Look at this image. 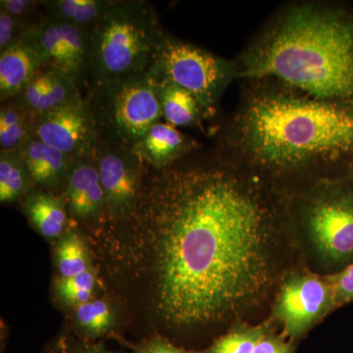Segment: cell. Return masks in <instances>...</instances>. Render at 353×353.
Instances as JSON below:
<instances>
[{"instance_id": "6", "label": "cell", "mask_w": 353, "mask_h": 353, "mask_svg": "<svg viewBox=\"0 0 353 353\" xmlns=\"http://www.w3.org/2000/svg\"><path fill=\"white\" fill-rule=\"evenodd\" d=\"M150 71L159 80L175 83L194 95L208 120L215 125L221 97L228 85L238 79L236 61L216 57L167 32Z\"/></svg>"}, {"instance_id": "21", "label": "cell", "mask_w": 353, "mask_h": 353, "mask_svg": "<svg viewBox=\"0 0 353 353\" xmlns=\"http://www.w3.org/2000/svg\"><path fill=\"white\" fill-rule=\"evenodd\" d=\"M32 190L31 176L19 150L0 152V202L22 201Z\"/></svg>"}, {"instance_id": "27", "label": "cell", "mask_w": 353, "mask_h": 353, "mask_svg": "<svg viewBox=\"0 0 353 353\" xmlns=\"http://www.w3.org/2000/svg\"><path fill=\"white\" fill-rule=\"evenodd\" d=\"M46 353H113L101 343L85 339L62 336L51 345Z\"/></svg>"}, {"instance_id": "16", "label": "cell", "mask_w": 353, "mask_h": 353, "mask_svg": "<svg viewBox=\"0 0 353 353\" xmlns=\"http://www.w3.org/2000/svg\"><path fill=\"white\" fill-rule=\"evenodd\" d=\"M19 152L24 160L34 190L62 194L73 158L31 138Z\"/></svg>"}, {"instance_id": "31", "label": "cell", "mask_w": 353, "mask_h": 353, "mask_svg": "<svg viewBox=\"0 0 353 353\" xmlns=\"http://www.w3.org/2000/svg\"><path fill=\"white\" fill-rule=\"evenodd\" d=\"M253 353H292V347L283 336L267 331Z\"/></svg>"}, {"instance_id": "24", "label": "cell", "mask_w": 353, "mask_h": 353, "mask_svg": "<svg viewBox=\"0 0 353 353\" xmlns=\"http://www.w3.org/2000/svg\"><path fill=\"white\" fill-rule=\"evenodd\" d=\"M267 331L263 326L239 325L199 353H253Z\"/></svg>"}, {"instance_id": "11", "label": "cell", "mask_w": 353, "mask_h": 353, "mask_svg": "<svg viewBox=\"0 0 353 353\" xmlns=\"http://www.w3.org/2000/svg\"><path fill=\"white\" fill-rule=\"evenodd\" d=\"M32 38L46 58V68L57 70L87 92L90 76L88 32L43 13L31 28Z\"/></svg>"}, {"instance_id": "12", "label": "cell", "mask_w": 353, "mask_h": 353, "mask_svg": "<svg viewBox=\"0 0 353 353\" xmlns=\"http://www.w3.org/2000/svg\"><path fill=\"white\" fill-rule=\"evenodd\" d=\"M62 196L72 220L97 232L105 226L104 192L95 154L74 160Z\"/></svg>"}, {"instance_id": "23", "label": "cell", "mask_w": 353, "mask_h": 353, "mask_svg": "<svg viewBox=\"0 0 353 353\" xmlns=\"http://www.w3.org/2000/svg\"><path fill=\"white\" fill-rule=\"evenodd\" d=\"M74 319L83 339L94 341L112 332L115 313L108 301L92 299L74 308Z\"/></svg>"}, {"instance_id": "10", "label": "cell", "mask_w": 353, "mask_h": 353, "mask_svg": "<svg viewBox=\"0 0 353 353\" xmlns=\"http://www.w3.org/2000/svg\"><path fill=\"white\" fill-rule=\"evenodd\" d=\"M338 307L329 276L292 274L283 283L274 316L292 339L303 336L320 318Z\"/></svg>"}, {"instance_id": "1", "label": "cell", "mask_w": 353, "mask_h": 353, "mask_svg": "<svg viewBox=\"0 0 353 353\" xmlns=\"http://www.w3.org/2000/svg\"><path fill=\"white\" fill-rule=\"evenodd\" d=\"M280 201L262 176L202 148L166 168L146 166L132 212L99 233L162 324L205 326L252 307L270 289Z\"/></svg>"}, {"instance_id": "9", "label": "cell", "mask_w": 353, "mask_h": 353, "mask_svg": "<svg viewBox=\"0 0 353 353\" xmlns=\"http://www.w3.org/2000/svg\"><path fill=\"white\" fill-rule=\"evenodd\" d=\"M95 157L104 192L106 225L114 224L125 219L136 206L143 190L146 165L132 150L102 141Z\"/></svg>"}, {"instance_id": "28", "label": "cell", "mask_w": 353, "mask_h": 353, "mask_svg": "<svg viewBox=\"0 0 353 353\" xmlns=\"http://www.w3.org/2000/svg\"><path fill=\"white\" fill-rule=\"evenodd\" d=\"M43 0H1L0 10L17 19L34 21L43 14Z\"/></svg>"}, {"instance_id": "4", "label": "cell", "mask_w": 353, "mask_h": 353, "mask_svg": "<svg viewBox=\"0 0 353 353\" xmlns=\"http://www.w3.org/2000/svg\"><path fill=\"white\" fill-rule=\"evenodd\" d=\"M165 34L152 4L143 0H118L88 32V90L148 73Z\"/></svg>"}, {"instance_id": "14", "label": "cell", "mask_w": 353, "mask_h": 353, "mask_svg": "<svg viewBox=\"0 0 353 353\" xmlns=\"http://www.w3.org/2000/svg\"><path fill=\"white\" fill-rule=\"evenodd\" d=\"M202 150V145L192 137L179 131L167 122H157L132 148V152L146 166L163 169Z\"/></svg>"}, {"instance_id": "20", "label": "cell", "mask_w": 353, "mask_h": 353, "mask_svg": "<svg viewBox=\"0 0 353 353\" xmlns=\"http://www.w3.org/2000/svg\"><path fill=\"white\" fill-rule=\"evenodd\" d=\"M36 116L13 101L1 102L0 108V152L18 150L32 138Z\"/></svg>"}, {"instance_id": "26", "label": "cell", "mask_w": 353, "mask_h": 353, "mask_svg": "<svg viewBox=\"0 0 353 353\" xmlns=\"http://www.w3.org/2000/svg\"><path fill=\"white\" fill-rule=\"evenodd\" d=\"M38 20V19H37ZM34 21L17 19L0 10V51L20 41L31 29Z\"/></svg>"}, {"instance_id": "29", "label": "cell", "mask_w": 353, "mask_h": 353, "mask_svg": "<svg viewBox=\"0 0 353 353\" xmlns=\"http://www.w3.org/2000/svg\"><path fill=\"white\" fill-rule=\"evenodd\" d=\"M333 285L336 306L353 301V262L343 270L329 275Z\"/></svg>"}, {"instance_id": "8", "label": "cell", "mask_w": 353, "mask_h": 353, "mask_svg": "<svg viewBox=\"0 0 353 353\" xmlns=\"http://www.w3.org/2000/svg\"><path fill=\"white\" fill-rule=\"evenodd\" d=\"M32 138L73 159L92 157L101 141L92 106L82 92L36 117Z\"/></svg>"}, {"instance_id": "17", "label": "cell", "mask_w": 353, "mask_h": 353, "mask_svg": "<svg viewBox=\"0 0 353 353\" xmlns=\"http://www.w3.org/2000/svg\"><path fill=\"white\" fill-rule=\"evenodd\" d=\"M22 204L28 220L48 240L61 238L72 228L62 194L34 189L23 199Z\"/></svg>"}, {"instance_id": "30", "label": "cell", "mask_w": 353, "mask_h": 353, "mask_svg": "<svg viewBox=\"0 0 353 353\" xmlns=\"http://www.w3.org/2000/svg\"><path fill=\"white\" fill-rule=\"evenodd\" d=\"M134 353H192L176 347L166 339L153 336L134 347Z\"/></svg>"}, {"instance_id": "7", "label": "cell", "mask_w": 353, "mask_h": 353, "mask_svg": "<svg viewBox=\"0 0 353 353\" xmlns=\"http://www.w3.org/2000/svg\"><path fill=\"white\" fill-rule=\"evenodd\" d=\"M310 192L301 206L309 238L327 263L343 270L353 262V174L318 181Z\"/></svg>"}, {"instance_id": "19", "label": "cell", "mask_w": 353, "mask_h": 353, "mask_svg": "<svg viewBox=\"0 0 353 353\" xmlns=\"http://www.w3.org/2000/svg\"><path fill=\"white\" fill-rule=\"evenodd\" d=\"M118 0H43L41 9L48 17L90 32L111 10Z\"/></svg>"}, {"instance_id": "22", "label": "cell", "mask_w": 353, "mask_h": 353, "mask_svg": "<svg viewBox=\"0 0 353 353\" xmlns=\"http://www.w3.org/2000/svg\"><path fill=\"white\" fill-rule=\"evenodd\" d=\"M58 240L55 262L60 278L74 277L90 269L87 243L75 227L70 228Z\"/></svg>"}, {"instance_id": "3", "label": "cell", "mask_w": 353, "mask_h": 353, "mask_svg": "<svg viewBox=\"0 0 353 353\" xmlns=\"http://www.w3.org/2000/svg\"><path fill=\"white\" fill-rule=\"evenodd\" d=\"M236 62L238 79L273 80L319 101L353 105V11L290 4Z\"/></svg>"}, {"instance_id": "13", "label": "cell", "mask_w": 353, "mask_h": 353, "mask_svg": "<svg viewBox=\"0 0 353 353\" xmlns=\"http://www.w3.org/2000/svg\"><path fill=\"white\" fill-rule=\"evenodd\" d=\"M43 68L46 58L30 29L20 41L0 51L1 102L15 99Z\"/></svg>"}, {"instance_id": "25", "label": "cell", "mask_w": 353, "mask_h": 353, "mask_svg": "<svg viewBox=\"0 0 353 353\" xmlns=\"http://www.w3.org/2000/svg\"><path fill=\"white\" fill-rule=\"evenodd\" d=\"M94 288L95 275L92 268L74 277H59L55 283L57 296L73 308L92 299Z\"/></svg>"}, {"instance_id": "18", "label": "cell", "mask_w": 353, "mask_h": 353, "mask_svg": "<svg viewBox=\"0 0 353 353\" xmlns=\"http://www.w3.org/2000/svg\"><path fill=\"white\" fill-rule=\"evenodd\" d=\"M157 79L163 119L175 127L203 130V123L208 120L196 97L175 83Z\"/></svg>"}, {"instance_id": "15", "label": "cell", "mask_w": 353, "mask_h": 353, "mask_svg": "<svg viewBox=\"0 0 353 353\" xmlns=\"http://www.w3.org/2000/svg\"><path fill=\"white\" fill-rule=\"evenodd\" d=\"M81 92V88L70 77L55 69L43 68L12 101L38 117Z\"/></svg>"}, {"instance_id": "5", "label": "cell", "mask_w": 353, "mask_h": 353, "mask_svg": "<svg viewBox=\"0 0 353 353\" xmlns=\"http://www.w3.org/2000/svg\"><path fill=\"white\" fill-rule=\"evenodd\" d=\"M102 143L132 150L163 118L157 79L152 72L90 88L85 94Z\"/></svg>"}, {"instance_id": "2", "label": "cell", "mask_w": 353, "mask_h": 353, "mask_svg": "<svg viewBox=\"0 0 353 353\" xmlns=\"http://www.w3.org/2000/svg\"><path fill=\"white\" fill-rule=\"evenodd\" d=\"M240 104L213 127L215 150L266 180L353 174V105L319 101L273 80L246 81Z\"/></svg>"}]
</instances>
